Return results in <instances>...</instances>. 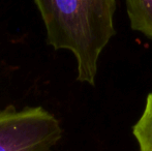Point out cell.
<instances>
[{"label": "cell", "mask_w": 152, "mask_h": 151, "mask_svg": "<svg viewBox=\"0 0 152 151\" xmlns=\"http://www.w3.org/2000/svg\"><path fill=\"white\" fill-rule=\"evenodd\" d=\"M42 16L47 42L67 50L77 61L79 82L94 86L98 60L116 34V0H33Z\"/></svg>", "instance_id": "6da1fadb"}, {"label": "cell", "mask_w": 152, "mask_h": 151, "mask_svg": "<svg viewBox=\"0 0 152 151\" xmlns=\"http://www.w3.org/2000/svg\"><path fill=\"white\" fill-rule=\"evenodd\" d=\"M62 133L58 119L42 107L0 110V151H51Z\"/></svg>", "instance_id": "7a4b0ae2"}, {"label": "cell", "mask_w": 152, "mask_h": 151, "mask_svg": "<svg viewBox=\"0 0 152 151\" xmlns=\"http://www.w3.org/2000/svg\"><path fill=\"white\" fill-rule=\"evenodd\" d=\"M132 30L152 39V0H125Z\"/></svg>", "instance_id": "3957f363"}, {"label": "cell", "mask_w": 152, "mask_h": 151, "mask_svg": "<svg viewBox=\"0 0 152 151\" xmlns=\"http://www.w3.org/2000/svg\"><path fill=\"white\" fill-rule=\"evenodd\" d=\"M139 151H152V92L147 95L144 111L132 127Z\"/></svg>", "instance_id": "277c9868"}]
</instances>
